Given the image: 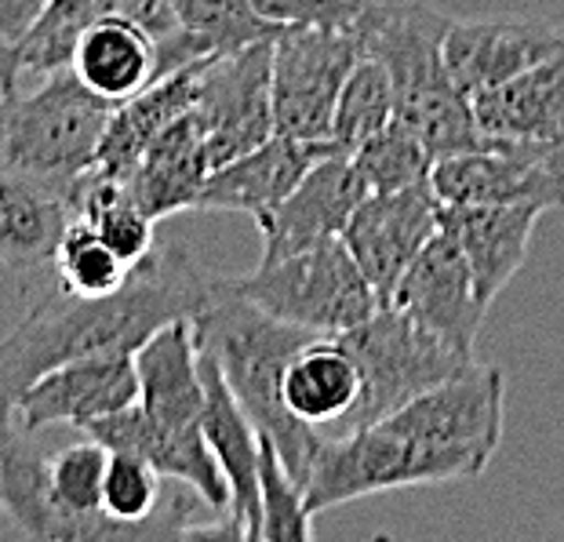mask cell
<instances>
[{
  "label": "cell",
  "mask_w": 564,
  "mask_h": 542,
  "mask_svg": "<svg viewBox=\"0 0 564 542\" xmlns=\"http://www.w3.org/2000/svg\"><path fill=\"white\" fill-rule=\"evenodd\" d=\"M502 412L507 376L474 365L379 423L324 437L310 466L306 510L317 517L382 491L481 477L502 444Z\"/></svg>",
  "instance_id": "6da1fadb"
},
{
  "label": "cell",
  "mask_w": 564,
  "mask_h": 542,
  "mask_svg": "<svg viewBox=\"0 0 564 542\" xmlns=\"http://www.w3.org/2000/svg\"><path fill=\"white\" fill-rule=\"evenodd\" d=\"M208 273L186 248H153L113 295H74L58 284L33 295L0 343V437L15 423V401L47 368L77 357L135 354L167 321H194L212 299Z\"/></svg>",
  "instance_id": "7a4b0ae2"
},
{
  "label": "cell",
  "mask_w": 564,
  "mask_h": 542,
  "mask_svg": "<svg viewBox=\"0 0 564 542\" xmlns=\"http://www.w3.org/2000/svg\"><path fill=\"white\" fill-rule=\"evenodd\" d=\"M448 22V15L419 0H368L354 22L361 55H376L390 69L393 117L423 142L434 164L491 147L470 95L459 91L444 63Z\"/></svg>",
  "instance_id": "3957f363"
},
{
  "label": "cell",
  "mask_w": 564,
  "mask_h": 542,
  "mask_svg": "<svg viewBox=\"0 0 564 542\" xmlns=\"http://www.w3.org/2000/svg\"><path fill=\"white\" fill-rule=\"evenodd\" d=\"M194 332L204 354H212V360L219 365L223 379L230 382L234 397L241 401L256 430L273 441L288 474L306 491L310 466H314L324 437L288 415L281 401V379L288 360L295 357L299 346L314 339V332L295 328V324L259 310L251 299L234 292L230 277H215L212 299L194 317Z\"/></svg>",
  "instance_id": "277c9868"
},
{
  "label": "cell",
  "mask_w": 564,
  "mask_h": 542,
  "mask_svg": "<svg viewBox=\"0 0 564 542\" xmlns=\"http://www.w3.org/2000/svg\"><path fill=\"white\" fill-rule=\"evenodd\" d=\"M113 102L58 69L30 91L0 95V167L47 178H80L95 167Z\"/></svg>",
  "instance_id": "5b68a950"
},
{
  "label": "cell",
  "mask_w": 564,
  "mask_h": 542,
  "mask_svg": "<svg viewBox=\"0 0 564 542\" xmlns=\"http://www.w3.org/2000/svg\"><path fill=\"white\" fill-rule=\"evenodd\" d=\"M339 339L350 346V354L361 368V401L346 433L368 423H379L390 412H398L419 393L441 387L477 360L466 349L441 339L426 324L408 317L398 306H379L357 328L343 332Z\"/></svg>",
  "instance_id": "8992f818"
},
{
  "label": "cell",
  "mask_w": 564,
  "mask_h": 542,
  "mask_svg": "<svg viewBox=\"0 0 564 542\" xmlns=\"http://www.w3.org/2000/svg\"><path fill=\"white\" fill-rule=\"evenodd\" d=\"M230 284L259 310L314 335H343L379 310V299L343 237L259 262L251 273L230 277Z\"/></svg>",
  "instance_id": "52a82bcc"
},
{
  "label": "cell",
  "mask_w": 564,
  "mask_h": 542,
  "mask_svg": "<svg viewBox=\"0 0 564 542\" xmlns=\"http://www.w3.org/2000/svg\"><path fill=\"white\" fill-rule=\"evenodd\" d=\"M361 58L354 30L281 26L273 33V128L278 136L332 142L335 102Z\"/></svg>",
  "instance_id": "ba28073f"
},
{
  "label": "cell",
  "mask_w": 564,
  "mask_h": 542,
  "mask_svg": "<svg viewBox=\"0 0 564 542\" xmlns=\"http://www.w3.org/2000/svg\"><path fill=\"white\" fill-rule=\"evenodd\" d=\"M441 204H528V208H564V150L535 142L491 139V147L444 156L430 172Z\"/></svg>",
  "instance_id": "9c48e42d"
},
{
  "label": "cell",
  "mask_w": 564,
  "mask_h": 542,
  "mask_svg": "<svg viewBox=\"0 0 564 542\" xmlns=\"http://www.w3.org/2000/svg\"><path fill=\"white\" fill-rule=\"evenodd\" d=\"M80 178H47L0 167V267L41 295L55 284V251L80 215Z\"/></svg>",
  "instance_id": "30bf717a"
},
{
  "label": "cell",
  "mask_w": 564,
  "mask_h": 542,
  "mask_svg": "<svg viewBox=\"0 0 564 542\" xmlns=\"http://www.w3.org/2000/svg\"><path fill=\"white\" fill-rule=\"evenodd\" d=\"M194 110L208 136L212 167L278 136L273 128V37L204 63Z\"/></svg>",
  "instance_id": "8fae6325"
},
{
  "label": "cell",
  "mask_w": 564,
  "mask_h": 542,
  "mask_svg": "<svg viewBox=\"0 0 564 542\" xmlns=\"http://www.w3.org/2000/svg\"><path fill=\"white\" fill-rule=\"evenodd\" d=\"M441 208L434 186L393 189V194H368L343 230V245L350 248L357 267L368 277L379 306L390 303L408 262L419 256V248L437 234Z\"/></svg>",
  "instance_id": "7c38bea8"
},
{
  "label": "cell",
  "mask_w": 564,
  "mask_h": 542,
  "mask_svg": "<svg viewBox=\"0 0 564 542\" xmlns=\"http://www.w3.org/2000/svg\"><path fill=\"white\" fill-rule=\"evenodd\" d=\"M139 401L135 354H99L77 357L47 368L15 401L19 430L74 426L84 430L91 419L113 415Z\"/></svg>",
  "instance_id": "4fadbf2b"
},
{
  "label": "cell",
  "mask_w": 564,
  "mask_h": 542,
  "mask_svg": "<svg viewBox=\"0 0 564 542\" xmlns=\"http://www.w3.org/2000/svg\"><path fill=\"white\" fill-rule=\"evenodd\" d=\"M368 197L365 178L357 175L350 153H328L299 178V186L281 197L273 208L256 215L262 237V259L273 262L295 251H306L324 240L343 237L357 204Z\"/></svg>",
  "instance_id": "5bb4252c"
},
{
  "label": "cell",
  "mask_w": 564,
  "mask_h": 542,
  "mask_svg": "<svg viewBox=\"0 0 564 542\" xmlns=\"http://www.w3.org/2000/svg\"><path fill=\"white\" fill-rule=\"evenodd\" d=\"M404 310L408 317L426 324L441 339L474 354V339L481 332L485 303L477 299L470 262H466L459 240L452 237L448 226H437V234L419 248V256L408 262L390 303Z\"/></svg>",
  "instance_id": "9a60e30c"
},
{
  "label": "cell",
  "mask_w": 564,
  "mask_h": 542,
  "mask_svg": "<svg viewBox=\"0 0 564 542\" xmlns=\"http://www.w3.org/2000/svg\"><path fill=\"white\" fill-rule=\"evenodd\" d=\"M564 47V30L543 19L524 15H488V19H452L444 33V63L463 95L477 99L481 91L499 88L524 69Z\"/></svg>",
  "instance_id": "2e32d148"
},
{
  "label": "cell",
  "mask_w": 564,
  "mask_h": 542,
  "mask_svg": "<svg viewBox=\"0 0 564 542\" xmlns=\"http://www.w3.org/2000/svg\"><path fill=\"white\" fill-rule=\"evenodd\" d=\"M204 376V415L200 430L208 437L215 459H219L226 485H230V524L237 539L259 542L262 535V499H259V430L248 419L241 401L234 397L230 382L223 379L212 354L200 349Z\"/></svg>",
  "instance_id": "e0dca14e"
},
{
  "label": "cell",
  "mask_w": 564,
  "mask_h": 542,
  "mask_svg": "<svg viewBox=\"0 0 564 542\" xmlns=\"http://www.w3.org/2000/svg\"><path fill=\"white\" fill-rule=\"evenodd\" d=\"M335 153L332 142L270 136L262 147L212 167L197 197V212H245L256 219L299 186L321 156Z\"/></svg>",
  "instance_id": "ac0fdd59"
},
{
  "label": "cell",
  "mask_w": 564,
  "mask_h": 542,
  "mask_svg": "<svg viewBox=\"0 0 564 542\" xmlns=\"http://www.w3.org/2000/svg\"><path fill=\"white\" fill-rule=\"evenodd\" d=\"M288 415L321 437L346 433L361 401V368L339 335H314L295 349L281 379Z\"/></svg>",
  "instance_id": "d6986e66"
},
{
  "label": "cell",
  "mask_w": 564,
  "mask_h": 542,
  "mask_svg": "<svg viewBox=\"0 0 564 542\" xmlns=\"http://www.w3.org/2000/svg\"><path fill=\"white\" fill-rule=\"evenodd\" d=\"M543 215V208H528V204H459V208L444 204L441 208V223L459 240L470 262L477 299L485 306L496 303V295L524 267L535 223Z\"/></svg>",
  "instance_id": "ffe728a7"
},
{
  "label": "cell",
  "mask_w": 564,
  "mask_h": 542,
  "mask_svg": "<svg viewBox=\"0 0 564 542\" xmlns=\"http://www.w3.org/2000/svg\"><path fill=\"white\" fill-rule=\"evenodd\" d=\"M139 404L164 430H194L204 415L200 343L194 321H167L135 349Z\"/></svg>",
  "instance_id": "44dd1931"
},
{
  "label": "cell",
  "mask_w": 564,
  "mask_h": 542,
  "mask_svg": "<svg viewBox=\"0 0 564 542\" xmlns=\"http://www.w3.org/2000/svg\"><path fill=\"white\" fill-rule=\"evenodd\" d=\"M208 175V136H204L197 110H186L150 142V150L142 153L139 167L128 178V189L142 204V212L161 223L167 215L197 212V197Z\"/></svg>",
  "instance_id": "7402d4cb"
},
{
  "label": "cell",
  "mask_w": 564,
  "mask_h": 542,
  "mask_svg": "<svg viewBox=\"0 0 564 542\" xmlns=\"http://www.w3.org/2000/svg\"><path fill=\"white\" fill-rule=\"evenodd\" d=\"M200 69L204 63L175 69V74L158 77L150 88H142L139 95H131V99L117 102L110 113V124L102 131L99 156H95L91 172L102 178H117V183H128L131 172H135L142 161V153L150 150V142L158 139L175 117L194 110Z\"/></svg>",
  "instance_id": "603a6c76"
},
{
  "label": "cell",
  "mask_w": 564,
  "mask_h": 542,
  "mask_svg": "<svg viewBox=\"0 0 564 542\" xmlns=\"http://www.w3.org/2000/svg\"><path fill=\"white\" fill-rule=\"evenodd\" d=\"M470 102L488 139L564 150V47Z\"/></svg>",
  "instance_id": "cb8c5ba5"
},
{
  "label": "cell",
  "mask_w": 564,
  "mask_h": 542,
  "mask_svg": "<svg viewBox=\"0 0 564 542\" xmlns=\"http://www.w3.org/2000/svg\"><path fill=\"white\" fill-rule=\"evenodd\" d=\"M172 30L158 37V77L234 55L281 30L251 0H172Z\"/></svg>",
  "instance_id": "d4e9b609"
},
{
  "label": "cell",
  "mask_w": 564,
  "mask_h": 542,
  "mask_svg": "<svg viewBox=\"0 0 564 542\" xmlns=\"http://www.w3.org/2000/svg\"><path fill=\"white\" fill-rule=\"evenodd\" d=\"M69 69L117 106L158 80V41L139 19L110 11L80 37Z\"/></svg>",
  "instance_id": "484cf974"
},
{
  "label": "cell",
  "mask_w": 564,
  "mask_h": 542,
  "mask_svg": "<svg viewBox=\"0 0 564 542\" xmlns=\"http://www.w3.org/2000/svg\"><path fill=\"white\" fill-rule=\"evenodd\" d=\"M110 11H117V0H47L41 19L0 66V95L19 91L22 77L41 80L58 69H69L80 37Z\"/></svg>",
  "instance_id": "4316f807"
},
{
  "label": "cell",
  "mask_w": 564,
  "mask_h": 542,
  "mask_svg": "<svg viewBox=\"0 0 564 542\" xmlns=\"http://www.w3.org/2000/svg\"><path fill=\"white\" fill-rule=\"evenodd\" d=\"M106 466H110V448L99 441H80L69 448L47 455V480L52 496L63 510L74 517L80 542L91 539H128V532L117 521H110L102 510V485Z\"/></svg>",
  "instance_id": "83f0119b"
},
{
  "label": "cell",
  "mask_w": 564,
  "mask_h": 542,
  "mask_svg": "<svg viewBox=\"0 0 564 542\" xmlns=\"http://www.w3.org/2000/svg\"><path fill=\"white\" fill-rule=\"evenodd\" d=\"M80 219L121 256L128 267H139L153 248V219L131 197L128 183L88 172L80 186Z\"/></svg>",
  "instance_id": "f1b7e54d"
},
{
  "label": "cell",
  "mask_w": 564,
  "mask_h": 542,
  "mask_svg": "<svg viewBox=\"0 0 564 542\" xmlns=\"http://www.w3.org/2000/svg\"><path fill=\"white\" fill-rule=\"evenodd\" d=\"M393 120V80L390 69L376 55H361L346 77L339 102L332 117V147L339 153H354L365 139L382 131Z\"/></svg>",
  "instance_id": "f546056e"
},
{
  "label": "cell",
  "mask_w": 564,
  "mask_h": 542,
  "mask_svg": "<svg viewBox=\"0 0 564 542\" xmlns=\"http://www.w3.org/2000/svg\"><path fill=\"white\" fill-rule=\"evenodd\" d=\"M357 175L365 178L368 194H393V189H412L430 183L434 172V156L426 147L408 131L398 117L387 128L365 139L361 147L350 153Z\"/></svg>",
  "instance_id": "4dcf8cb0"
},
{
  "label": "cell",
  "mask_w": 564,
  "mask_h": 542,
  "mask_svg": "<svg viewBox=\"0 0 564 542\" xmlns=\"http://www.w3.org/2000/svg\"><path fill=\"white\" fill-rule=\"evenodd\" d=\"M128 262L106 245V240L91 230L88 223L77 219L69 223V230L58 240L55 251V284L63 292L74 295H113L117 288H124L131 277Z\"/></svg>",
  "instance_id": "1f68e13d"
},
{
  "label": "cell",
  "mask_w": 564,
  "mask_h": 542,
  "mask_svg": "<svg viewBox=\"0 0 564 542\" xmlns=\"http://www.w3.org/2000/svg\"><path fill=\"white\" fill-rule=\"evenodd\" d=\"M259 499H262L259 542H306L314 535V513L306 510V491L288 474L281 452L273 448L270 437H262L259 444Z\"/></svg>",
  "instance_id": "d6a6232c"
},
{
  "label": "cell",
  "mask_w": 564,
  "mask_h": 542,
  "mask_svg": "<svg viewBox=\"0 0 564 542\" xmlns=\"http://www.w3.org/2000/svg\"><path fill=\"white\" fill-rule=\"evenodd\" d=\"M273 26H335L354 30L368 0H251Z\"/></svg>",
  "instance_id": "836d02e7"
},
{
  "label": "cell",
  "mask_w": 564,
  "mask_h": 542,
  "mask_svg": "<svg viewBox=\"0 0 564 542\" xmlns=\"http://www.w3.org/2000/svg\"><path fill=\"white\" fill-rule=\"evenodd\" d=\"M47 0H0V66L15 52V44L26 37L33 22L41 19Z\"/></svg>",
  "instance_id": "e575fe53"
},
{
  "label": "cell",
  "mask_w": 564,
  "mask_h": 542,
  "mask_svg": "<svg viewBox=\"0 0 564 542\" xmlns=\"http://www.w3.org/2000/svg\"><path fill=\"white\" fill-rule=\"evenodd\" d=\"M117 11L124 15L139 19L142 26L153 33V41L164 37L175 22V11H172V0H117Z\"/></svg>",
  "instance_id": "d590c367"
}]
</instances>
